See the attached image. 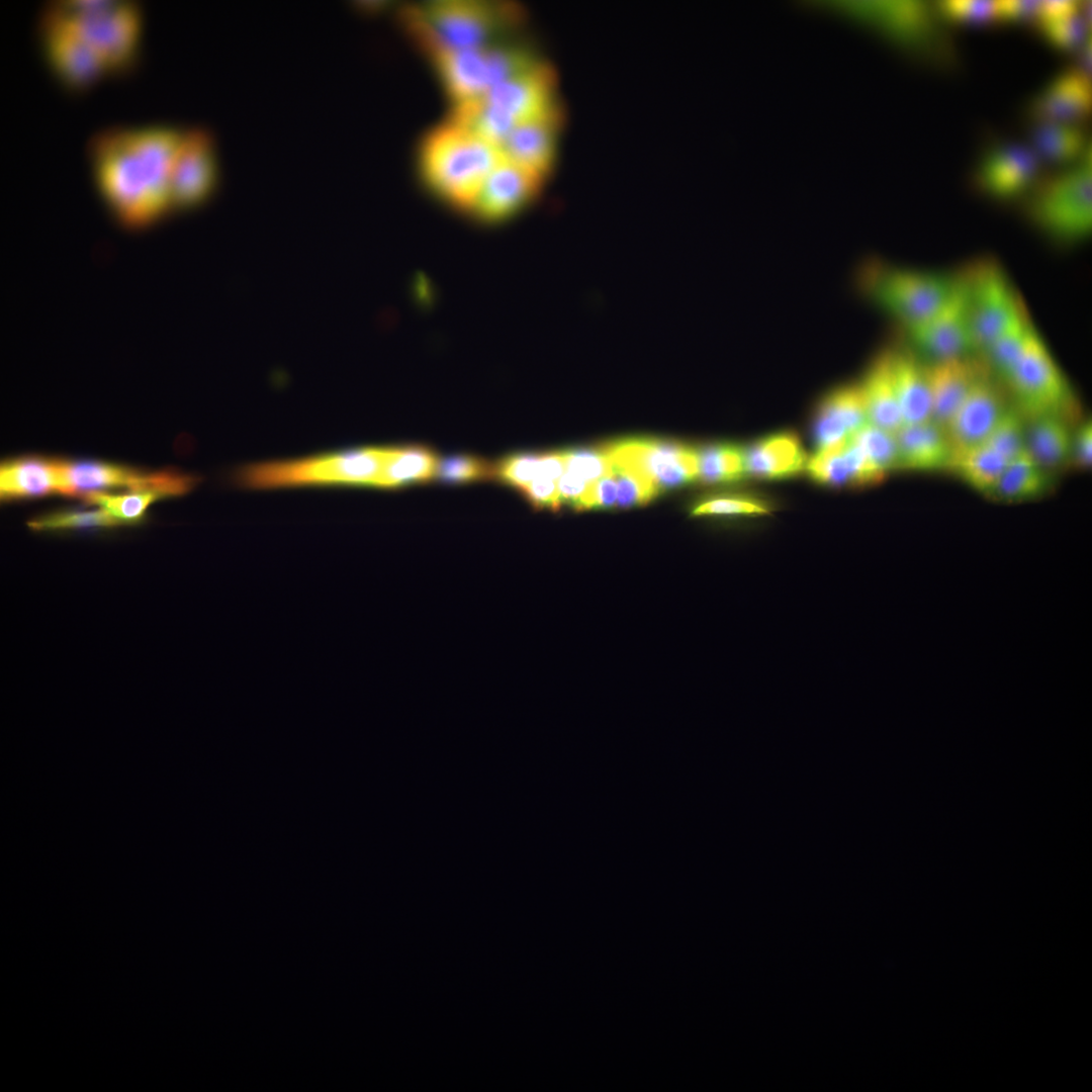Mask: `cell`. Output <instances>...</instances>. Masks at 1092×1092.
<instances>
[{"mask_svg":"<svg viewBox=\"0 0 1092 1092\" xmlns=\"http://www.w3.org/2000/svg\"><path fill=\"white\" fill-rule=\"evenodd\" d=\"M183 130L165 124L115 126L89 142L95 184L123 228L146 229L172 212L170 174Z\"/></svg>","mask_w":1092,"mask_h":1092,"instance_id":"cell-1","label":"cell"},{"mask_svg":"<svg viewBox=\"0 0 1092 1092\" xmlns=\"http://www.w3.org/2000/svg\"><path fill=\"white\" fill-rule=\"evenodd\" d=\"M502 155L498 148L447 120L423 140L420 172L439 198L468 210Z\"/></svg>","mask_w":1092,"mask_h":1092,"instance_id":"cell-2","label":"cell"},{"mask_svg":"<svg viewBox=\"0 0 1092 1092\" xmlns=\"http://www.w3.org/2000/svg\"><path fill=\"white\" fill-rule=\"evenodd\" d=\"M523 19L516 4L480 0H435L410 5L400 21L413 41L431 40L456 49H479Z\"/></svg>","mask_w":1092,"mask_h":1092,"instance_id":"cell-3","label":"cell"},{"mask_svg":"<svg viewBox=\"0 0 1092 1092\" xmlns=\"http://www.w3.org/2000/svg\"><path fill=\"white\" fill-rule=\"evenodd\" d=\"M46 10L68 24L99 55L108 75L130 72L139 59L143 14L127 0H67Z\"/></svg>","mask_w":1092,"mask_h":1092,"instance_id":"cell-4","label":"cell"},{"mask_svg":"<svg viewBox=\"0 0 1092 1092\" xmlns=\"http://www.w3.org/2000/svg\"><path fill=\"white\" fill-rule=\"evenodd\" d=\"M858 286L872 302L904 329L920 324L952 294L958 274L894 266L879 261L863 264Z\"/></svg>","mask_w":1092,"mask_h":1092,"instance_id":"cell-5","label":"cell"},{"mask_svg":"<svg viewBox=\"0 0 1092 1092\" xmlns=\"http://www.w3.org/2000/svg\"><path fill=\"white\" fill-rule=\"evenodd\" d=\"M850 11L887 38L940 69L958 64L950 36L934 5L918 1L858 2Z\"/></svg>","mask_w":1092,"mask_h":1092,"instance_id":"cell-6","label":"cell"},{"mask_svg":"<svg viewBox=\"0 0 1092 1092\" xmlns=\"http://www.w3.org/2000/svg\"><path fill=\"white\" fill-rule=\"evenodd\" d=\"M1026 215L1055 241L1073 243L1086 238L1092 228L1091 151L1041 183L1027 201Z\"/></svg>","mask_w":1092,"mask_h":1092,"instance_id":"cell-7","label":"cell"},{"mask_svg":"<svg viewBox=\"0 0 1092 1092\" xmlns=\"http://www.w3.org/2000/svg\"><path fill=\"white\" fill-rule=\"evenodd\" d=\"M1003 379L1025 420L1042 416L1071 420L1076 414L1072 388L1036 330Z\"/></svg>","mask_w":1092,"mask_h":1092,"instance_id":"cell-8","label":"cell"},{"mask_svg":"<svg viewBox=\"0 0 1092 1092\" xmlns=\"http://www.w3.org/2000/svg\"><path fill=\"white\" fill-rule=\"evenodd\" d=\"M961 275L973 342L976 350L984 351L1025 312L1006 272L996 262L979 261Z\"/></svg>","mask_w":1092,"mask_h":1092,"instance_id":"cell-9","label":"cell"},{"mask_svg":"<svg viewBox=\"0 0 1092 1092\" xmlns=\"http://www.w3.org/2000/svg\"><path fill=\"white\" fill-rule=\"evenodd\" d=\"M63 494L78 496L112 488L128 491L154 490L166 497L178 496L192 490L199 478L176 469L156 472L119 466L102 461H68L61 459Z\"/></svg>","mask_w":1092,"mask_h":1092,"instance_id":"cell-10","label":"cell"},{"mask_svg":"<svg viewBox=\"0 0 1092 1092\" xmlns=\"http://www.w3.org/2000/svg\"><path fill=\"white\" fill-rule=\"evenodd\" d=\"M38 39L48 68L70 92H84L108 76L96 51L73 28L46 9L38 22Z\"/></svg>","mask_w":1092,"mask_h":1092,"instance_id":"cell-11","label":"cell"},{"mask_svg":"<svg viewBox=\"0 0 1092 1092\" xmlns=\"http://www.w3.org/2000/svg\"><path fill=\"white\" fill-rule=\"evenodd\" d=\"M219 181L213 134L204 127L184 129L170 174L172 211L190 210L212 197Z\"/></svg>","mask_w":1092,"mask_h":1092,"instance_id":"cell-12","label":"cell"},{"mask_svg":"<svg viewBox=\"0 0 1092 1092\" xmlns=\"http://www.w3.org/2000/svg\"><path fill=\"white\" fill-rule=\"evenodd\" d=\"M613 464L637 470L659 490L698 478V450L681 444L629 440L605 448Z\"/></svg>","mask_w":1092,"mask_h":1092,"instance_id":"cell-13","label":"cell"},{"mask_svg":"<svg viewBox=\"0 0 1092 1092\" xmlns=\"http://www.w3.org/2000/svg\"><path fill=\"white\" fill-rule=\"evenodd\" d=\"M1040 167L1041 160L1030 146L1013 141L997 142L980 158L974 184L991 198L1014 199L1031 190Z\"/></svg>","mask_w":1092,"mask_h":1092,"instance_id":"cell-14","label":"cell"},{"mask_svg":"<svg viewBox=\"0 0 1092 1092\" xmlns=\"http://www.w3.org/2000/svg\"><path fill=\"white\" fill-rule=\"evenodd\" d=\"M906 332L912 344L932 362L972 355L976 348L961 273L949 298L929 317Z\"/></svg>","mask_w":1092,"mask_h":1092,"instance_id":"cell-15","label":"cell"},{"mask_svg":"<svg viewBox=\"0 0 1092 1092\" xmlns=\"http://www.w3.org/2000/svg\"><path fill=\"white\" fill-rule=\"evenodd\" d=\"M414 43L427 56L454 104L483 97L494 85L491 44L456 49L431 40Z\"/></svg>","mask_w":1092,"mask_h":1092,"instance_id":"cell-16","label":"cell"},{"mask_svg":"<svg viewBox=\"0 0 1092 1092\" xmlns=\"http://www.w3.org/2000/svg\"><path fill=\"white\" fill-rule=\"evenodd\" d=\"M541 181L540 177L502 155L468 211L484 223L505 221L530 203Z\"/></svg>","mask_w":1092,"mask_h":1092,"instance_id":"cell-17","label":"cell"},{"mask_svg":"<svg viewBox=\"0 0 1092 1092\" xmlns=\"http://www.w3.org/2000/svg\"><path fill=\"white\" fill-rule=\"evenodd\" d=\"M483 97L517 124L558 114L553 75L542 63L494 85Z\"/></svg>","mask_w":1092,"mask_h":1092,"instance_id":"cell-18","label":"cell"},{"mask_svg":"<svg viewBox=\"0 0 1092 1092\" xmlns=\"http://www.w3.org/2000/svg\"><path fill=\"white\" fill-rule=\"evenodd\" d=\"M1006 398L989 372L969 391L944 426L953 451L984 443L1008 408Z\"/></svg>","mask_w":1092,"mask_h":1092,"instance_id":"cell-19","label":"cell"},{"mask_svg":"<svg viewBox=\"0 0 1092 1092\" xmlns=\"http://www.w3.org/2000/svg\"><path fill=\"white\" fill-rule=\"evenodd\" d=\"M1092 88L1090 77L1079 69L1058 74L1028 102L1026 113L1034 122H1059L1079 125L1090 115Z\"/></svg>","mask_w":1092,"mask_h":1092,"instance_id":"cell-20","label":"cell"},{"mask_svg":"<svg viewBox=\"0 0 1092 1092\" xmlns=\"http://www.w3.org/2000/svg\"><path fill=\"white\" fill-rule=\"evenodd\" d=\"M867 423L858 382L836 386L820 399L813 415L812 435L816 450L847 441Z\"/></svg>","mask_w":1092,"mask_h":1092,"instance_id":"cell-21","label":"cell"},{"mask_svg":"<svg viewBox=\"0 0 1092 1092\" xmlns=\"http://www.w3.org/2000/svg\"><path fill=\"white\" fill-rule=\"evenodd\" d=\"M931 397V420L944 426L977 381L988 373L972 355L926 365Z\"/></svg>","mask_w":1092,"mask_h":1092,"instance_id":"cell-22","label":"cell"},{"mask_svg":"<svg viewBox=\"0 0 1092 1092\" xmlns=\"http://www.w3.org/2000/svg\"><path fill=\"white\" fill-rule=\"evenodd\" d=\"M807 459L799 437L790 431L762 437L744 449L746 475L764 480L798 475Z\"/></svg>","mask_w":1092,"mask_h":1092,"instance_id":"cell-23","label":"cell"},{"mask_svg":"<svg viewBox=\"0 0 1092 1092\" xmlns=\"http://www.w3.org/2000/svg\"><path fill=\"white\" fill-rule=\"evenodd\" d=\"M899 469H948L953 453L945 429L932 420L903 425L895 432Z\"/></svg>","mask_w":1092,"mask_h":1092,"instance_id":"cell-24","label":"cell"},{"mask_svg":"<svg viewBox=\"0 0 1092 1092\" xmlns=\"http://www.w3.org/2000/svg\"><path fill=\"white\" fill-rule=\"evenodd\" d=\"M557 125L558 114L520 122L500 151L509 160L542 179L553 164Z\"/></svg>","mask_w":1092,"mask_h":1092,"instance_id":"cell-25","label":"cell"},{"mask_svg":"<svg viewBox=\"0 0 1092 1092\" xmlns=\"http://www.w3.org/2000/svg\"><path fill=\"white\" fill-rule=\"evenodd\" d=\"M63 494L61 459L25 456L6 460L0 466L1 499H19Z\"/></svg>","mask_w":1092,"mask_h":1092,"instance_id":"cell-26","label":"cell"},{"mask_svg":"<svg viewBox=\"0 0 1092 1092\" xmlns=\"http://www.w3.org/2000/svg\"><path fill=\"white\" fill-rule=\"evenodd\" d=\"M858 384L868 423L894 433L899 430L903 420L894 384L890 349L876 356Z\"/></svg>","mask_w":1092,"mask_h":1092,"instance_id":"cell-27","label":"cell"},{"mask_svg":"<svg viewBox=\"0 0 1092 1092\" xmlns=\"http://www.w3.org/2000/svg\"><path fill=\"white\" fill-rule=\"evenodd\" d=\"M892 371L903 425L931 420L926 364L908 349H892Z\"/></svg>","mask_w":1092,"mask_h":1092,"instance_id":"cell-28","label":"cell"},{"mask_svg":"<svg viewBox=\"0 0 1092 1092\" xmlns=\"http://www.w3.org/2000/svg\"><path fill=\"white\" fill-rule=\"evenodd\" d=\"M1072 433L1069 420L1063 417L1028 420L1025 450L1040 467L1053 473L1070 464Z\"/></svg>","mask_w":1092,"mask_h":1092,"instance_id":"cell-29","label":"cell"},{"mask_svg":"<svg viewBox=\"0 0 1092 1092\" xmlns=\"http://www.w3.org/2000/svg\"><path fill=\"white\" fill-rule=\"evenodd\" d=\"M1029 136L1039 159L1055 165H1074L1091 151L1087 134L1077 124L1034 123Z\"/></svg>","mask_w":1092,"mask_h":1092,"instance_id":"cell-30","label":"cell"},{"mask_svg":"<svg viewBox=\"0 0 1092 1092\" xmlns=\"http://www.w3.org/2000/svg\"><path fill=\"white\" fill-rule=\"evenodd\" d=\"M1052 485V473L1024 450L1007 463L990 495L1006 502L1026 500L1048 492Z\"/></svg>","mask_w":1092,"mask_h":1092,"instance_id":"cell-31","label":"cell"},{"mask_svg":"<svg viewBox=\"0 0 1092 1092\" xmlns=\"http://www.w3.org/2000/svg\"><path fill=\"white\" fill-rule=\"evenodd\" d=\"M448 120L499 150L517 125L513 118L484 97L454 104Z\"/></svg>","mask_w":1092,"mask_h":1092,"instance_id":"cell-32","label":"cell"},{"mask_svg":"<svg viewBox=\"0 0 1092 1092\" xmlns=\"http://www.w3.org/2000/svg\"><path fill=\"white\" fill-rule=\"evenodd\" d=\"M1008 461L985 443L953 451L947 470L974 489L991 494Z\"/></svg>","mask_w":1092,"mask_h":1092,"instance_id":"cell-33","label":"cell"},{"mask_svg":"<svg viewBox=\"0 0 1092 1092\" xmlns=\"http://www.w3.org/2000/svg\"><path fill=\"white\" fill-rule=\"evenodd\" d=\"M698 478L705 483H727L746 475L744 449L715 444L698 450Z\"/></svg>","mask_w":1092,"mask_h":1092,"instance_id":"cell-34","label":"cell"},{"mask_svg":"<svg viewBox=\"0 0 1092 1092\" xmlns=\"http://www.w3.org/2000/svg\"><path fill=\"white\" fill-rule=\"evenodd\" d=\"M165 497L163 493L154 490L127 491L117 494L108 493V491H93L80 496L85 504L95 505L105 510L120 525L139 522L151 504Z\"/></svg>","mask_w":1092,"mask_h":1092,"instance_id":"cell-35","label":"cell"},{"mask_svg":"<svg viewBox=\"0 0 1092 1092\" xmlns=\"http://www.w3.org/2000/svg\"><path fill=\"white\" fill-rule=\"evenodd\" d=\"M1034 331L1031 322L1024 313L983 351L991 368L1002 378L1019 358Z\"/></svg>","mask_w":1092,"mask_h":1092,"instance_id":"cell-36","label":"cell"},{"mask_svg":"<svg viewBox=\"0 0 1092 1092\" xmlns=\"http://www.w3.org/2000/svg\"><path fill=\"white\" fill-rule=\"evenodd\" d=\"M849 440L858 446L883 472L899 469L898 447L894 432L867 423Z\"/></svg>","mask_w":1092,"mask_h":1092,"instance_id":"cell-37","label":"cell"},{"mask_svg":"<svg viewBox=\"0 0 1092 1092\" xmlns=\"http://www.w3.org/2000/svg\"><path fill=\"white\" fill-rule=\"evenodd\" d=\"M1025 419L1015 407L1009 406L984 443L1009 462L1025 450Z\"/></svg>","mask_w":1092,"mask_h":1092,"instance_id":"cell-38","label":"cell"},{"mask_svg":"<svg viewBox=\"0 0 1092 1092\" xmlns=\"http://www.w3.org/2000/svg\"><path fill=\"white\" fill-rule=\"evenodd\" d=\"M1035 26L1050 44L1062 51L1079 50L1088 37V20L1082 9L1041 20Z\"/></svg>","mask_w":1092,"mask_h":1092,"instance_id":"cell-39","label":"cell"},{"mask_svg":"<svg viewBox=\"0 0 1092 1092\" xmlns=\"http://www.w3.org/2000/svg\"><path fill=\"white\" fill-rule=\"evenodd\" d=\"M845 442L834 447L816 450L808 457L805 471L813 481L832 487L851 486L842 453Z\"/></svg>","mask_w":1092,"mask_h":1092,"instance_id":"cell-40","label":"cell"},{"mask_svg":"<svg viewBox=\"0 0 1092 1092\" xmlns=\"http://www.w3.org/2000/svg\"><path fill=\"white\" fill-rule=\"evenodd\" d=\"M120 525L102 508L94 511L58 512L30 520L27 526L34 531L114 527Z\"/></svg>","mask_w":1092,"mask_h":1092,"instance_id":"cell-41","label":"cell"},{"mask_svg":"<svg viewBox=\"0 0 1092 1092\" xmlns=\"http://www.w3.org/2000/svg\"><path fill=\"white\" fill-rule=\"evenodd\" d=\"M492 477H495V465L473 455L459 454L440 459L435 479L455 484Z\"/></svg>","mask_w":1092,"mask_h":1092,"instance_id":"cell-42","label":"cell"},{"mask_svg":"<svg viewBox=\"0 0 1092 1092\" xmlns=\"http://www.w3.org/2000/svg\"><path fill=\"white\" fill-rule=\"evenodd\" d=\"M934 7L941 20L954 24L986 26L1000 21L997 2L943 1Z\"/></svg>","mask_w":1092,"mask_h":1092,"instance_id":"cell-43","label":"cell"},{"mask_svg":"<svg viewBox=\"0 0 1092 1092\" xmlns=\"http://www.w3.org/2000/svg\"><path fill=\"white\" fill-rule=\"evenodd\" d=\"M772 510L771 504L755 496H719L701 503L692 515L762 517L770 515Z\"/></svg>","mask_w":1092,"mask_h":1092,"instance_id":"cell-44","label":"cell"},{"mask_svg":"<svg viewBox=\"0 0 1092 1092\" xmlns=\"http://www.w3.org/2000/svg\"><path fill=\"white\" fill-rule=\"evenodd\" d=\"M613 470L617 485L616 507L629 508L643 505L658 492L649 478L633 468L613 464Z\"/></svg>","mask_w":1092,"mask_h":1092,"instance_id":"cell-45","label":"cell"},{"mask_svg":"<svg viewBox=\"0 0 1092 1092\" xmlns=\"http://www.w3.org/2000/svg\"><path fill=\"white\" fill-rule=\"evenodd\" d=\"M562 455L565 470L578 475L587 483L595 482L613 471L612 461L605 449L564 451Z\"/></svg>","mask_w":1092,"mask_h":1092,"instance_id":"cell-46","label":"cell"},{"mask_svg":"<svg viewBox=\"0 0 1092 1092\" xmlns=\"http://www.w3.org/2000/svg\"><path fill=\"white\" fill-rule=\"evenodd\" d=\"M539 455L514 454L495 464V477L521 490L538 476Z\"/></svg>","mask_w":1092,"mask_h":1092,"instance_id":"cell-47","label":"cell"},{"mask_svg":"<svg viewBox=\"0 0 1092 1092\" xmlns=\"http://www.w3.org/2000/svg\"><path fill=\"white\" fill-rule=\"evenodd\" d=\"M617 504V485L614 470L600 478L599 480L589 483L586 491L579 498L575 508L577 509H593V508H611Z\"/></svg>","mask_w":1092,"mask_h":1092,"instance_id":"cell-48","label":"cell"},{"mask_svg":"<svg viewBox=\"0 0 1092 1092\" xmlns=\"http://www.w3.org/2000/svg\"><path fill=\"white\" fill-rule=\"evenodd\" d=\"M1092 462V426L1091 421L1083 422L1072 433L1070 464L1078 469H1087Z\"/></svg>","mask_w":1092,"mask_h":1092,"instance_id":"cell-49","label":"cell"},{"mask_svg":"<svg viewBox=\"0 0 1092 1092\" xmlns=\"http://www.w3.org/2000/svg\"><path fill=\"white\" fill-rule=\"evenodd\" d=\"M522 491L536 507L558 509L561 500L557 481L537 477Z\"/></svg>","mask_w":1092,"mask_h":1092,"instance_id":"cell-50","label":"cell"},{"mask_svg":"<svg viewBox=\"0 0 1092 1092\" xmlns=\"http://www.w3.org/2000/svg\"><path fill=\"white\" fill-rule=\"evenodd\" d=\"M1000 21L1035 23L1040 2L1036 1H1000L997 2Z\"/></svg>","mask_w":1092,"mask_h":1092,"instance_id":"cell-51","label":"cell"},{"mask_svg":"<svg viewBox=\"0 0 1092 1092\" xmlns=\"http://www.w3.org/2000/svg\"><path fill=\"white\" fill-rule=\"evenodd\" d=\"M589 483L578 475L565 470L557 480L560 500L571 503L574 507L586 491Z\"/></svg>","mask_w":1092,"mask_h":1092,"instance_id":"cell-52","label":"cell"}]
</instances>
